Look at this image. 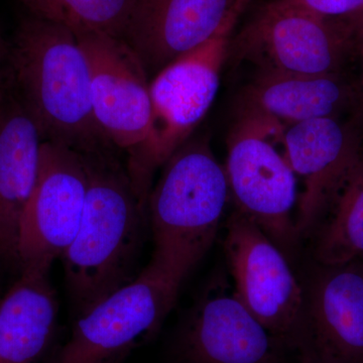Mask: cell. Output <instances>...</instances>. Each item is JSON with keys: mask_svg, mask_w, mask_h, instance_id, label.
<instances>
[{"mask_svg": "<svg viewBox=\"0 0 363 363\" xmlns=\"http://www.w3.org/2000/svg\"><path fill=\"white\" fill-rule=\"evenodd\" d=\"M285 128L253 114L238 113L227 140L225 168L235 209L255 222L286 255L298 241L293 210L297 177L277 149Z\"/></svg>", "mask_w": 363, "mask_h": 363, "instance_id": "5", "label": "cell"}, {"mask_svg": "<svg viewBox=\"0 0 363 363\" xmlns=\"http://www.w3.org/2000/svg\"><path fill=\"white\" fill-rule=\"evenodd\" d=\"M350 28L277 0L259 7L230 40L228 58L257 74L331 75Z\"/></svg>", "mask_w": 363, "mask_h": 363, "instance_id": "7", "label": "cell"}, {"mask_svg": "<svg viewBox=\"0 0 363 363\" xmlns=\"http://www.w3.org/2000/svg\"><path fill=\"white\" fill-rule=\"evenodd\" d=\"M9 77L45 140L82 155L116 150L95 119L89 64L68 28L35 16L21 21L9 47Z\"/></svg>", "mask_w": 363, "mask_h": 363, "instance_id": "2", "label": "cell"}, {"mask_svg": "<svg viewBox=\"0 0 363 363\" xmlns=\"http://www.w3.org/2000/svg\"><path fill=\"white\" fill-rule=\"evenodd\" d=\"M318 267L291 350L300 363H363V259Z\"/></svg>", "mask_w": 363, "mask_h": 363, "instance_id": "11", "label": "cell"}, {"mask_svg": "<svg viewBox=\"0 0 363 363\" xmlns=\"http://www.w3.org/2000/svg\"><path fill=\"white\" fill-rule=\"evenodd\" d=\"M283 145L286 161L303 183L295 220L298 236L306 238L316 228L334 191L358 157L334 117L289 126Z\"/></svg>", "mask_w": 363, "mask_h": 363, "instance_id": "15", "label": "cell"}, {"mask_svg": "<svg viewBox=\"0 0 363 363\" xmlns=\"http://www.w3.org/2000/svg\"><path fill=\"white\" fill-rule=\"evenodd\" d=\"M44 142L7 79L0 87V262L18 264L21 217L37 183Z\"/></svg>", "mask_w": 363, "mask_h": 363, "instance_id": "14", "label": "cell"}, {"mask_svg": "<svg viewBox=\"0 0 363 363\" xmlns=\"http://www.w3.org/2000/svg\"><path fill=\"white\" fill-rule=\"evenodd\" d=\"M83 157L88 175L84 211L61 257L76 317L138 276L136 262L147 222V202L116 150Z\"/></svg>", "mask_w": 363, "mask_h": 363, "instance_id": "1", "label": "cell"}, {"mask_svg": "<svg viewBox=\"0 0 363 363\" xmlns=\"http://www.w3.org/2000/svg\"><path fill=\"white\" fill-rule=\"evenodd\" d=\"M241 11L233 14L204 44L176 59L150 79V140L142 154L126 167L142 194H149L155 171L187 142L211 108L228 58L231 33Z\"/></svg>", "mask_w": 363, "mask_h": 363, "instance_id": "4", "label": "cell"}, {"mask_svg": "<svg viewBox=\"0 0 363 363\" xmlns=\"http://www.w3.org/2000/svg\"><path fill=\"white\" fill-rule=\"evenodd\" d=\"M164 164L147 203L150 264L182 285L213 245L230 192L206 140H188Z\"/></svg>", "mask_w": 363, "mask_h": 363, "instance_id": "3", "label": "cell"}, {"mask_svg": "<svg viewBox=\"0 0 363 363\" xmlns=\"http://www.w3.org/2000/svg\"><path fill=\"white\" fill-rule=\"evenodd\" d=\"M351 23H352V25H357L358 30L363 32V14L357 18L351 20Z\"/></svg>", "mask_w": 363, "mask_h": 363, "instance_id": "22", "label": "cell"}, {"mask_svg": "<svg viewBox=\"0 0 363 363\" xmlns=\"http://www.w3.org/2000/svg\"><path fill=\"white\" fill-rule=\"evenodd\" d=\"M32 16L74 33L100 32L121 39L135 0H18Z\"/></svg>", "mask_w": 363, "mask_h": 363, "instance_id": "19", "label": "cell"}, {"mask_svg": "<svg viewBox=\"0 0 363 363\" xmlns=\"http://www.w3.org/2000/svg\"><path fill=\"white\" fill-rule=\"evenodd\" d=\"M326 20H353L363 14V0H277Z\"/></svg>", "mask_w": 363, "mask_h": 363, "instance_id": "20", "label": "cell"}, {"mask_svg": "<svg viewBox=\"0 0 363 363\" xmlns=\"http://www.w3.org/2000/svg\"><path fill=\"white\" fill-rule=\"evenodd\" d=\"M88 175L84 157L45 140L39 175L21 217L18 264L21 272L49 274L77 233L84 211Z\"/></svg>", "mask_w": 363, "mask_h": 363, "instance_id": "8", "label": "cell"}, {"mask_svg": "<svg viewBox=\"0 0 363 363\" xmlns=\"http://www.w3.org/2000/svg\"><path fill=\"white\" fill-rule=\"evenodd\" d=\"M312 234L313 257L320 266L363 259V162L359 159L334 191Z\"/></svg>", "mask_w": 363, "mask_h": 363, "instance_id": "18", "label": "cell"}, {"mask_svg": "<svg viewBox=\"0 0 363 363\" xmlns=\"http://www.w3.org/2000/svg\"><path fill=\"white\" fill-rule=\"evenodd\" d=\"M9 47L0 35V87L4 84L9 73Z\"/></svg>", "mask_w": 363, "mask_h": 363, "instance_id": "21", "label": "cell"}, {"mask_svg": "<svg viewBox=\"0 0 363 363\" xmlns=\"http://www.w3.org/2000/svg\"><path fill=\"white\" fill-rule=\"evenodd\" d=\"M180 286L150 262L133 281L77 317L70 338L47 363H121L159 332Z\"/></svg>", "mask_w": 363, "mask_h": 363, "instance_id": "6", "label": "cell"}, {"mask_svg": "<svg viewBox=\"0 0 363 363\" xmlns=\"http://www.w3.org/2000/svg\"><path fill=\"white\" fill-rule=\"evenodd\" d=\"M48 274L21 272L0 302V363H39L49 350L59 305Z\"/></svg>", "mask_w": 363, "mask_h": 363, "instance_id": "16", "label": "cell"}, {"mask_svg": "<svg viewBox=\"0 0 363 363\" xmlns=\"http://www.w3.org/2000/svg\"><path fill=\"white\" fill-rule=\"evenodd\" d=\"M344 96L333 74L320 76L257 74L240 95L238 113L264 117L288 128L333 117Z\"/></svg>", "mask_w": 363, "mask_h": 363, "instance_id": "17", "label": "cell"}, {"mask_svg": "<svg viewBox=\"0 0 363 363\" xmlns=\"http://www.w3.org/2000/svg\"><path fill=\"white\" fill-rule=\"evenodd\" d=\"M223 243L234 293L267 330L291 348L304 304V288L288 257L236 209L227 219Z\"/></svg>", "mask_w": 363, "mask_h": 363, "instance_id": "9", "label": "cell"}, {"mask_svg": "<svg viewBox=\"0 0 363 363\" xmlns=\"http://www.w3.org/2000/svg\"><path fill=\"white\" fill-rule=\"evenodd\" d=\"M250 0H135L121 39L150 79L204 44Z\"/></svg>", "mask_w": 363, "mask_h": 363, "instance_id": "13", "label": "cell"}, {"mask_svg": "<svg viewBox=\"0 0 363 363\" xmlns=\"http://www.w3.org/2000/svg\"><path fill=\"white\" fill-rule=\"evenodd\" d=\"M283 347L220 281L198 298L176 340L179 363H279Z\"/></svg>", "mask_w": 363, "mask_h": 363, "instance_id": "12", "label": "cell"}, {"mask_svg": "<svg viewBox=\"0 0 363 363\" xmlns=\"http://www.w3.org/2000/svg\"><path fill=\"white\" fill-rule=\"evenodd\" d=\"M90 68L91 99L98 125L116 150L135 161L152 131L150 77L124 40L108 33H75Z\"/></svg>", "mask_w": 363, "mask_h": 363, "instance_id": "10", "label": "cell"}]
</instances>
